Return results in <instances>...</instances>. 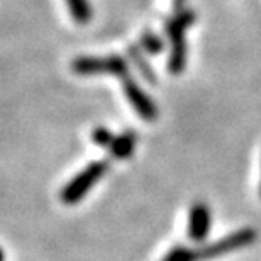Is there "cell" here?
Listing matches in <instances>:
<instances>
[{"label":"cell","instance_id":"cell-8","mask_svg":"<svg viewBox=\"0 0 261 261\" xmlns=\"http://www.w3.org/2000/svg\"><path fill=\"white\" fill-rule=\"evenodd\" d=\"M66 4L76 24H87L92 19V9L88 0H66Z\"/></svg>","mask_w":261,"mask_h":261},{"label":"cell","instance_id":"cell-5","mask_svg":"<svg viewBox=\"0 0 261 261\" xmlns=\"http://www.w3.org/2000/svg\"><path fill=\"white\" fill-rule=\"evenodd\" d=\"M124 93H126L129 103L136 109V112L139 114L141 119L144 121H154L158 117V107L156 103L151 100V97L141 88L136 80H133L130 76L124 78L122 80Z\"/></svg>","mask_w":261,"mask_h":261},{"label":"cell","instance_id":"cell-9","mask_svg":"<svg viewBox=\"0 0 261 261\" xmlns=\"http://www.w3.org/2000/svg\"><path fill=\"white\" fill-rule=\"evenodd\" d=\"M129 55H130V58H133L134 63L138 65L139 71H141V75H143L149 83H156V75H154L153 68H151L148 61H146V60L143 58V55H141L136 48H133V46L129 48Z\"/></svg>","mask_w":261,"mask_h":261},{"label":"cell","instance_id":"cell-2","mask_svg":"<svg viewBox=\"0 0 261 261\" xmlns=\"http://www.w3.org/2000/svg\"><path fill=\"white\" fill-rule=\"evenodd\" d=\"M109 166H111V163L106 160L93 161V163L87 165L85 170H82L80 173L73 176L70 184L63 187V190L60 194L61 202L66 203V205H73V203L80 202L88 194V190L107 173Z\"/></svg>","mask_w":261,"mask_h":261},{"label":"cell","instance_id":"cell-4","mask_svg":"<svg viewBox=\"0 0 261 261\" xmlns=\"http://www.w3.org/2000/svg\"><path fill=\"white\" fill-rule=\"evenodd\" d=\"M71 70L76 75H114L121 80L130 76L126 60L116 55L109 58H76Z\"/></svg>","mask_w":261,"mask_h":261},{"label":"cell","instance_id":"cell-13","mask_svg":"<svg viewBox=\"0 0 261 261\" xmlns=\"http://www.w3.org/2000/svg\"><path fill=\"white\" fill-rule=\"evenodd\" d=\"M0 261H5V253L2 248H0Z\"/></svg>","mask_w":261,"mask_h":261},{"label":"cell","instance_id":"cell-3","mask_svg":"<svg viewBox=\"0 0 261 261\" xmlns=\"http://www.w3.org/2000/svg\"><path fill=\"white\" fill-rule=\"evenodd\" d=\"M254 241H256V231L251 227H244L232 234H227L226 238L219 239L216 243L205 244V246H202V248H194V258L195 261L214 259V258L224 256V254H227V253L246 248L249 244H253Z\"/></svg>","mask_w":261,"mask_h":261},{"label":"cell","instance_id":"cell-10","mask_svg":"<svg viewBox=\"0 0 261 261\" xmlns=\"http://www.w3.org/2000/svg\"><path fill=\"white\" fill-rule=\"evenodd\" d=\"M161 261H195L194 248L175 246V248H171L168 253H166V256Z\"/></svg>","mask_w":261,"mask_h":261},{"label":"cell","instance_id":"cell-1","mask_svg":"<svg viewBox=\"0 0 261 261\" xmlns=\"http://www.w3.org/2000/svg\"><path fill=\"white\" fill-rule=\"evenodd\" d=\"M194 20H195V14L192 10H181V12H176L175 17L166 25V33H168L171 43V53L168 60V70L171 75H180L185 70V63H187L185 33L194 24Z\"/></svg>","mask_w":261,"mask_h":261},{"label":"cell","instance_id":"cell-6","mask_svg":"<svg viewBox=\"0 0 261 261\" xmlns=\"http://www.w3.org/2000/svg\"><path fill=\"white\" fill-rule=\"evenodd\" d=\"M211 211H208L207 203L197 202L192 205L189 214V238L194 243L205 241L208 231H211Z\"/></svg>","mask_w":261,"mask_h":261},{"label":"cell","instance_id":"cell-12","mask_svg":"<svg viewBox=\"0 0 261 261\" xmlns=\"http://www.w3.org/2000/svg\"><path fill=\"white\" fill-rule=\"evenodd\" d=\"M141 44H143V48L151 55H156V53H160V51H163V43H161V39L158 36H154L153 33H144L143 38H141Z\"/></svg>","mask_w":261,"mask_h":261},{"label":"cell","instance_id":"cell-7","mask_svg":"<svg viewBox=\"0 0 261 261\" xmlns=\"http://www.w3.org/2000/svg\"><path fill=\"white\" fill-rule=\"evenodd\" d=\"M134 148H136V134L127 130V133H124L121 136H116V139H114V143L109 149H111L112 158L127 160L133 154Z\"/></svg>","mask_w":261,"mask_h":261},{"label":"cell","instance_id":"cell-11","mask_svg":"<svg viewBox=\"0 0 261 261\" xmlns=\"http://www.w3.org/2000/svg\"><path fill=\"white\" fill-rule=\"evenodd\" d=\"M114 139H116V136H114L107 127H97L92 130V141L95 144L102 146V148H111Z\"/></svg>","mask_w":261,"mask_h":261}]
</instances>
